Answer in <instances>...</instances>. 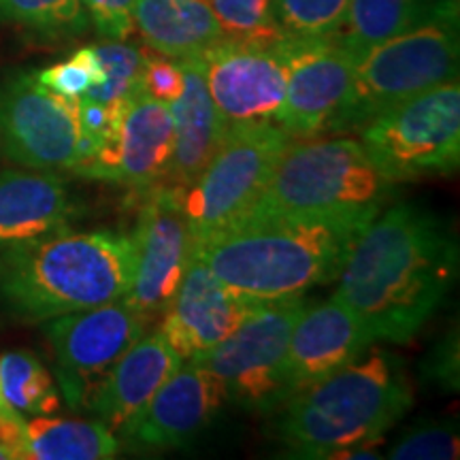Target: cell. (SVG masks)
<instances>
[{
    "mask_svg": "<svg viewBox=\"0 0 460 460\" xmlns=\"http://www.w3.org/2000/svg\"><path fill=\"white\" fill-rule=\"evenodd\" d=\"M96 56H99L105 79L99 85H92L85 92L84 99L115 105L128 99L139 90V77L143 66V51L135 45L109 39L107 43L94 45Z\"/></svg>",
    "mask_w": 460,
    "mask_h": 460,
    "instance_id": "29",
    "label": "cell"
},
{
    "mask_svg": "<svg viewBox=\"0 0 460 460\" xmlns=\"http://www.w3.org/2000/svg\"><path fill=\"white\" fill-rule=\"evenodd\" d=\"M34 77L62 99L79 101L84 99L92 85H99L105 79V73H102V65L96 56L94 45H90V48L75 51L65 62L37 71Z\"/></svg>",
    "mask_w": 460,
    "mask_h": 460,
    "instance_id": "30",
    "label": "cell"
},
{
    "mask_svg": "<svg viewBox=\"0 0 460 460\" xmlns=\"http://www.w3.org/2000/svg\"><path fill=\"white\" fill-rule=\"evenodd\" d=\"M0 447L11 460H28L26 418L11 405L0 410Z\"/></svg>",
    "mask_w": 460,
    "mask_h": 460,
    "instance_id": "35",
    "label": "cell"
},
{
    "mask_svg": "<svg viewBox=\"0 0 460 460\" xmlns=\"http://www.w3.org/2000/svg\"><path fill=\"white\" fill-rule=\"evenodd\" d=\"M132 28L172 60L197 58L224 39L211 0H135Z\"/></svg>",
    "mask_w": 460,
    "mask_h": 460,
    "instance_id": "22",
    "label": "cell"
},
{
    "mask_svg": "<svg viewBox=\"0 0 460 460\" xmlns=\"http://www.w3.org/2000/svg\"><path fill=\"white\" fill-rule=\"evenodd\" d=\"M458 335H447L444 341L437 345L430 354L427 369L430 371V379L447 390L458 388Z\"/></svg>",
    "mask_w": 460,
    "mask_h": 460,
    "instance_id": "34",
    "label": "cell"
},
{
    "mask_svg": "<svg viewBox=\"0 0 460 460\" xmlns=\"http://www.w3.org/2000/svg\"><path fill=\"white\" fill-rule=\"evenodd\" d=\"M77 101L62 99L34 73L0 79V149L32 171H71L79 163Z\"/></svg>",
    "mask_w": 460,
    "mask_h": 460,
    "instance_id": "10",
    "label": "cell"
},
{
    "mask_svg": "<svg viewBox=\"0 0 460 460\" xmlns=\"http://www.w3.org/2000/svg\"><path fill=\"white\" fill-rule=\"evenodd\" d=\"M458 243L439 217L399 203L362 230L337 275V301L362 320L373 341L410 343L450 295Z\"/></svg>",
    "mask_w": 460,
    "mask_h": 460,
    "instance_id": "1",
    "label": "cell"
},
{
    "mask_svg": "<svg viewBox=\"0 0 460 460\" xmlns=\"http://www.w3.org/2000/svg\"><path fill=\"white\" fill-rule=\"evenodd\" d=\"M0 460H11V458H9V454H7V452H4V450H3V447H0Z\"/></svg>",
    "mask_w": 460,
    "mask_h": 460,
    "instance_id": "37",
    "label": "cell"
},
{
    "mask_svg": "<svg viewBox=\"0 0 460 460\" xmlns=\"http://www.w3.org/2000/svg\"><path fill=\"white\" fill-rule=\"evenodd\" d=\"M252 305L230 295L199 254L192 256L164 312L163 335L183 360L216 348L243 322Z\"/></svg>",
    "mask_w": 460,
    "mask_h": 460,
    "instance_id": "18",
    "label": "cell"
},
{
    "mask_svg": "<svg viewBox=\"0 0 460 460\" xmlns=\"http://www.w3.org/2000/svg\"><path fill=\"white\" fill-rule=\"evenodd\" d=\"M458 429L452 422L422 424L390 447L393 460H452L458 458Z\"/></svg>",
    "mask_w": 460,
    "mask_h": 460,
    "instance_id": "31",
    "label": "cell"
},
{
    "mask_svg": "<svg viewBox=\"0 0 460 460\" xmlns=\"http://www.w3.org/2000/svg\"><path fill=\"white\" fill-rule=\"evenodd\" d=\"M197 58L224 128L275 122L288 79L278 43L264 48L222 39Z\"/></svg>",
    "mask_w": 460,
    "mask_h": 460,
    "instance_id": "14",
    "label": "cell"
},
{
    "mask_svg": "<svg viewBox=\"0 0 460 460\" xmlns=\"http://www.w3.org/2000/svg\"><path fill=\"white\" fill-rule=\"evenodd\" d=\"M373 343L358 315L335 296L315 307H305L288 345V393L290 396L301 393L352 365Z\"/></svg>",
    "mask_w": 460,
    "mask_h": 460,
    "instance_id": "17",
    "label": "cell"
},
{
    "mask_svg": "<svg viewBox=\"0 0 460 460\" xmlns=\"http://www.w3.org/2000/svg\"><path fill=\"white\" fill-rule=\"evenodd\" d=\"M28 460H109L119 452V439L101 420H26Z\"/></svg>",
    "mask_w": 460,
    "mask_h": 460,
    "instance_id": "24",
    "label": "cell"
},
{
    "mask_svg": "<svg viewBox=\"0 0 460 460\" xmlns=\"http://www.w3.org/2000/svg\"><path fill=\"white\" fill-rule=\"evenodd\" d=\"M286 60L284 105L275 124L290 139L332 135L352 88L356 58L332 39H288L278 43Z\"/></svg>",
    "mask_w": 460,
    "mask_h": 460,
    "instance_id": "13",
    "label": "cell"
},
{
    "mask_svg": "<svg viewBox=\"0 0 460 460\" xmlns=\"http://www.w3.org/2000/svg\"><path fill=\"white\" fill-rule=\"evenodd\" d=\"M139 90L152 96V99L171 102L181 94L183 90V68L180 60L166 56H146L143 54V66L139 77Z\"/></svg>",
    "mask_w": 460,
    "mask_h": 460,
    "instance_id": "32",
    "label": "cell"
},
{
    "mask_svg": "<svg viewBox=\"0 0 460 460\" xmlns=\"http://www.w3.org/2000/svg\"><path fill=\"white\" fill-rule=\"evenodd\" d=\"M349 0H273V15L288 39H329L343 24Z\"/></svg>",
    "mask_w": 460,
    "mask_h": 460,
    "instance_id": "28",
    "label": "cell"
},
{
    "mask_svg": "<svg viewBox=\"0 0 460 460\" xmlns=\"http://www.w3.org/2000/svg\"><path fill=\"white\" fill-rule=\"evenodd\" d=\"M4 407H7V401H4L3 390H0V410H4Z\"/></svg>",
    "mask_w": 460,
    "mask_h": 460,
    "instance_id": "36",
    "label": "cell"
},
{
    "mask_svg": "<svg viewBox=\"0 0 460 460\" xmlns=\"http://www.w3.org/2000/svg\"><path fill=\"white\" fill-rule=\"evenodd\" d=\"M82 216L56 171H0V252L71 230Z\"/></svg>",
    "mask_w": 460,
    "mask_h": 460,
    "instance_id": "20",
    "label": "cell"
},
{
    "mask_svg": "<svg viewBox=\"0 0 460 460\" xmlns=\"http://www.w3.org/2000/svg\"><path fill=\"white\" fill-rule=\"evenodd\" d=\"M90 24L105 39L124 41L132 32L135 0H82Z\"/></svg>",
    "mask_w": 460,
    "mask_h": 460,
    "instance_id": "33",
    "label": "cell"
},
{
    "mask_svg": "<svg viewBox=\"0 0 460 460\" xmlns=\"http://www.w3.org/2000/svg\"><path fill=\"white\" fill-rule=\"evenodd\" d=\"M146 326L147 320L126 298L49 320L45 337L56 358L62 401L75 411L85 410L101 379L146 335Z\"/></svg>",
    "mask_w": 460,
    "mask_h": 460,
    "instance_id": "11",
    "label": "cell"
},
{
    "mask_svg": "<svg viewBox=\"0 0 460 460\" xmlns=\"http://www.w3.org/2000/svg\"><path fill=\"white\" fill-rule=\"evenodd\" d=\"M446 15H458V0H349L343 24L329 39L358 58L373 45Z\"/></svg>",
    "mask_w": 460,
    "mask_h": 460,
    "instance_id": "23",
    "label": "cell"
},
{
    "mask_svg": "<svg viewBox=\"0 0 460 460\" xmlns=\"http://www.w3.org/2000/svg\"><path fill=\"white\" fill-rule=\"evenodd\" d=\"M458 15L437 17L356 58L352 88L332 135L360 130L388 107L458 77Z\"/></svg>",
    "mask_w": 460,
    "mask_h": 460,
    "instance_id": "6",
    "label": "cell"
},
{
    "mask_svg": "<svg viewBox=\"0 0 460 460\" xmlns=\"http://www.w3.org/2000/svg\"><path fill=\"white\" fill-rule=\"evenodd\" d=\"M288 143L290 137L275 122L226 130L199 180L181 192L194 252L250 214Z\"/></svg>",
    "mask_w": 460,
    "mask_h": 460,
    "instance_id": "8",
    "label": "cell"
},
{
    "mask_svg": "<svg viewBox=\"0 0 460 460\" xmlns=\"http://www.w3.org/2000/svg\"><path fill=\"white\" fill-rule=\"evenodd\" d=\"M0 24L62 39L88 31L90 20L82 0H0Z\"/></svg>",
    "mask_w": 460,
    "mask_h": 460,
    "instance_id": "26",
    "label": "cell"
},
{
    "mask_svg": "<svg viewBox=\"0 0 460 460\" xmlns=\"http://www.w3.org/2000/svg\"><path fill=\"white\" fill-rule=\"evenodd\" d=\"M132 241L137 269L124 298L135 312L152 322L169 309L194 256V241L180 188L158 183L146 190V203L137 217Z\"/></svg>",
    "mask_w": 460,
    "mask_h": 460,
    "instance_id": "12",
    "label": "cell"
},
{
    "mask_svg": "<svg viewBox=\"0 0 460 460\" xmlns=\"http://www.w3.org/2000/svg\"><path fill=\"white\" fill-rule=\"evenodd\" d=\"M360 132L371 163L393 183L446 175L460 163L458 77L396 102Z\"/></svg>",
    "mask_w": 460,
    "mask_h": 460,
    "instance_id": "7",
    "label": "cell"
},
{
    "mask_svg": "<svg viewBox=\"0 0 460 460\" xmlns=\"http://www.w3.org/2000/svg\"><path fill=\"white\" fill-rule=\"evenodd\" d=\"M175 124L169 102L137 90L119 102L111 141L73 172L85 180L147 190L166 180L172 160Z\"/></svg>",
    "mask_w": 460,
    "mask_h": 460,
    "instance_id": "15",
    "label": "cell"
},
{
    "mask_svg": "<svg viewBox=\"0 0 460 460\" xmlns=\"http://www.w3.org/2000/svg\"><path fill=\"white\" fill-rule=\"evenodd\" d=\"M0 390L7 405L24 418L51 416L62 407L54 377L31 349H11L0 356Z\"/></svg>",
    "mask_w": 460,
    "mask_h": 460,
    "instance_id": "25",
    "label": "cell"
},
{
    "mask_svg": "<svg viewBox=\"0 0 460 460\" xmlns=\"http://www.w3.org/2000/svg\"><path fill=\"white\" fill-rule=\"evenodd\" d=\"M183 358L163 331L143 335L115 360L92 393L88 407L115 435H128L156 390L181 367Z\"/></svg>",
    "mask_w": 460,
    "mask_h": 460,
    "instance_id": "19",
    "label": "cell"
},
{
    "mask_svg": "<svg viewBox=\"0 0 460 460\" xmlns=\"http://www.w3.org/2000/svg\"><path fill=\"white\" fill-rule=\"evenodd\" d=\"M379 216V214H377ZM371 214L243 222L199 247L209 271L247 305L301 298L337 279Z\"/></svg>",
    "mask_w": 460,
    "mask_h": 460,
    "instance_id": "2",
    "label": "cell"
},
{
    "mask_svg": "<svg viewBox=\"0 0 460 460\" xmlns=\"http://www.w3.org/2000/svg\"><path fill=\"white\" fill-rule=\"evenodd\" d=\"M135 241L118 230L65 233L0 252V314L22 324L99 307L128 295Z\"/></svg>",
    "mask_w": 460,
    "mask_h": 460,
    "instance_id": "4",
    "label": "cell"
},
{
    "mask_svg": "<svg viewBox=\"0 0 460 460\" xmlns=\"http://www.w3.org/2000/svg\"><path fill=\"white\" fill-rule=\"evenodd\" d=\"M180 62L183 68V90L171 102L175 141H172V160L166 180L183 192L199 180L200 172L214 158L226 128L207 90L199 58Z\"/></svg>",
    "mask_w": 460,
    "mask_h": 460,
    "instance_id": "21",
    "label": "cell"
},
{
    "mask_svg": "<svg viewBox=\"0 0 460 460\" xmlns=\"http://www.w3.org/2000/svg\"><path fill=\"white\" fill-rule=\"evenodd\" d=\"M307 307L301 298L252 305L243 322L216 345L192 356L220 379L226 399L250 411H279L290 399L286 358L292 329Z\"/></svg>",
    "mask_w": 460,
    "mask_h": 460,
    "instance_id": "9",
    "label": "cell"
},
{
    "mask_svg": "<svg viewBox=\"0 0 460 460\" xmlns=\"http://www.w3.org/2000/svg\"><path fill=\"white\" fill-rule=\"evenodd\" d=\"M394 188L396 183L376 169L360 141L349 137L290 139L262 197L239 224L348 214L377 216Z\"/></svg>",
    "mask_w": 460,
    "mask_h": 460,
    "instance_id": "5",
    "label": "cell"
},
{
    "mask_svg": "<svg viewBox=\"0 0 460 460\" xmlns=\"http://www.w3.org/2000/svg\"><path fill=\"white\" fill-rule=\"evenodd\" d=\"M226 393L205 367L188 360L166 379L132 424L126 439L149 450L183 447L209 427L222 410Z\"/></svg>",
    "mask_w": 460,
    "mask_h": 460,
    "instance_id": "16",
    "label": "cell"
},
{
    "mask_svg": "<svg viewBox=\"0 0 460 460\" xmlns=\"http://www.w3.org/2000/svg\"><path fill=\"white\" fill-rule=\"evenodd\" d=\"M211 9L228 41L269 48L284 39L273 15V0H211Z\"/></svg>",
    "mask_w": 460,
    "mask_h": 460,
    "instance_id": "27",
    "label": "cell"
},
{
    "mask_svg": "<svg viewBox=\"0 0 460 460\" xmlns=\"http://www.w3.org/2000/svg\"><path fill=\"white\" fill-rule=\"evenodd\" d=\"M410 379L399 356L367 349L279 407L278 437L296 458H384L382 437L410 411Z\"/></svg>",
    "mask_w": 460,
    "mask_h": 460,
    "instance_id": "3",
    "label": "cell"
}]
</instances>
